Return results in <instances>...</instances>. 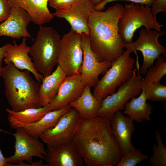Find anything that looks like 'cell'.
I'll use <instances>...</instances> for the list:
<instances>
[{
	"label": "cell",
	"instance_id": "cell-5",
	"mask_svg": "<svg viewBox=\"0 0 166 166\" xmlns=\"http://www.w3.org/2000/svg\"><path fill=\"white\" fill-rule=\"evenodd\" d=\"M124 11L118 24L119 33L124 44L132 42L134 34L136 30L142 26L146 29H153L159 31L164 27L153 16L149 6L136 3L125 4Z\"/></svg>",
	"mask_w": 166,
	"mask_h": 166
},
{
	"label": "cell",
	"instance_id": "cell-28",
	"mask_svg": "<svg viewBox=\"0 0 166 166\" xmlns=\"http://www.w3.org/2000/svg\"><path fill=\"white\" fill-rule=\"evenodd\" d=\"M148 158L141 150L136 148L132 145L127 152L122 156L116 166H135Z\"/></svg>",
	"mask_w": 166,
	"mask_h": 166
},
{
	"label": "cell",
	"instance_id": "cell-9",
	"mask_svg": "<svg viewBox=\"0 0 166 166\" xmlns=\"http://www.w3.org/2000/svg\"><path fill=\"white\" fill-rule=\"evenodd\" d=\"M165 34L164 31L142 28L137 40L131 43L124 44V47L129 49L132 52L136 51L141 52L143 61L139 70L141 74H146L148 68L153 65L154 61L158 58L161 54L166 56L165 49L158 42L159 37Z\"/></svg>",
	"mask_w": 166,
	"mask_h": 166
},
{
	"label": "cell",
	"instance_id": "cell-24",
	"mask_svg": "<svg viewBox=\"0 0 166 166\" xmlns=\"http://www.w3.org/2000/svg\"><path fill=\"white\" fill-rule=\"evenodd\" d=\"M49 104L39 108L27 109L19 112L7 109L8 119L12 127L18 124H29L34 123L41 119L49 111Z\"/></svg>",
	"mask_w": 166,
	"mask_h": 166
},
{
	"label": "cell",
	"instance_id": "cell-29",
	"mask_svg": "<svg viewBox=\"0 0 166 166\" xmlns=\"http://www.w3.org/2000/svg\"><path fill=\"white\" fill-rule=\"evenodd\" d=\"M78 0H48L50 7L56 10L68 9Z\"/></svg>",
	"mask_w": 166,
	"mask_h": 166
},
{
	"label": "cell",
	"instance_id": "cell-33",
	"mask_svg": "<svg viewBox=\"0 0 166 166\" xmlns=\"http://www.w3.org/2000/svg\"><path fill=\"white\" fill-rule=\"evenodd\" d=\"M7 46V44H6L0 47V76H1V72L2 68V61L5 57Z\"/></svg>",
	"mask_w": 166,
	"mask_h": 166
},
{
	"label": "cell",
	"instance_id": "cell-2",
	"mask_svg": "<svg viewBox=\"0 0 166 166\" xmlns=\"http://www.w3.org/2000/svg\"><path fill=\"white\" fill-rule=\"evenodd\" d=\"M124 7L117 4L102 11L92 10L88 22L90 47L101 61L113 62L124 51L119 33V20Z\"/></svg>",
	"mask_w": 166,
	"mask_h": 166
},
{
	"label": "cell",
	"instance_id": "cell-4",
	"mask_svg": "<svg viewBox=\"0 0 166 166\" xmlns=\"http://www.w3.org/2000/svg\"><path fill=\"white\" fill-rule=\"evenodd\" d=\"M61 39L53 27L40 26L29 53L32 56L36 70L43 77L49 75L57 64Z\"/></svg>",
	"mask_w": 166,
	"mask_h": 166
},
{
	"label": "cell",
	"instance_id": "cell-30",
	"mask_svg": "<svg viewBox=\"0 0 166 166\" xmlns=\"http://www.w3.org/2000/svg\"><path fill=\"white\" fill-rule=\"evenodd\" d=\"M118 0H125L131 1L141 5H146L149 6H152L155 0H103L99 4L95 6L93 9L98 11H102L105 9V6L109 2Z\"/></svg>",
	"mask_w": 166,
	"mask_h": 166
},
{
	"label": "cell",
	"instance_id": "cell-26",
	"mask_svg": "<svg viewBox=\"0 0 166 166\" xmlns=\"http://www.w3.org/2000/svg\"><path fill=\"white\" fill-rule=\"evenodd\" d=\"M155 66L149 67L146 73L144 80L147 82L154 83H160L166 74V62L164 61L163 57L160 55L157 59Z\"/></svg>",
	"mask_w": 166,
	"mask_h": 166
},
{
	"label": "cell",
	"instance_id": "cell-14",
	"mask_svg": "<svg viewBox=\"0 0 166 166\" xmlns=\"http://www.w3.org/2000/svg\"><path fill=\"white\" fill-rule=\"evenodd\" d=\"M85 86L80 73L66 76L61 83L56 97L49 104V111L61 109L76 100L82 93Z\"/></svg>",
	"mask_w": 166,
	"mask_h": 166
},
{
	"label": "cell",
	"instance_id": "cell-20",
	"mask_svg": "<svg viewBox=\"0 0 166 166\" xmlns=\"http://www.w3.org/2000/svg\"><path fill=\"white\" fill-rule=\"evenodd\" d=\"M71 108L68 105L61 109L49 111L41 119L34 123L17 124L12 128L16 129L18 127H22L29 135L38 138L45 131L54 127L60 117L69 112Z\"/></svg>",
	"mask_w": 166,
	"mask_h": 166
},
{
	"label": "cell",
	"instance_id": "cell-17",
	"mask_svg": "<svg viewBox=\"0 0 166 166\" xmlns=\"http://www.w3.org/2000/svg\"><path fill=\"white\" fill-rule=\"evenodd\" d=\"M45 160L48 166H82L83 160L72 141L56 146H47Z\"/></svg>",
	"mask_w": 166,
	"mask_h": 166
},
{
	"label": "cell",
	"instance_id": "cell-6",
	"mask_svg": "<svg viewBox=\"0 0 166 166\" xmlns=\"http://www.w3.org/2000/svg\"><path fill=\"white\" fill-rule=\"evenodd\" d=\"M132 52L126 49L121 57L112 62L111 67L94 87L93 94L95 97L102 100L113 94L117 87L131 78L135 62L130 56Z\"/></svg>",
	"mask_w": 166,
	"mask_h": 166
},
{
	"label": "cell",
	"instance_id": "cell-7",
	"mask_svg": "<svg viewBox=\"0 0 166 166\" xmlns=\"http://www.w3.org/2000/svg\"><path fill=\"white\" fill-rule=\"evenodd\" d=\"M14 133H10L15 139L14 154L6 158V162L14 166H43L40 160L32 162L33 157L45 159L46 151L43 143L38 137L30 136L21 127L16 129Z\"/></svg>",
	"mask_w": 166,
	"mask_h": 166
},
{
	"label": "cell",
	"instance_id": "cell-27",
	"mask_svg": "<svg viewBox=\"0 0 166 166\" xmlns=\"http://www.w3.org/2000/svg\"><path fill=\"white\" fill-rule=\"evenodd\" d=\"M155 135L157 144L154 143L153 145L152 155L149 160L150 163L153 166H166V148L159 132L156 131Z\"/></svg>",
	"mask_w": 166,
	"mask_h": 166
},
{
	"label": "cell",
	"instance_id": "cell-13",
	"mask_svg": "<svg viewBox=\"0 0 166 166\" xmlns=\"http://www.w3.org/2000/svg\"><path fill=\"white\" fill-rule=\"evenodd\" d=\"M94 6L88 0H78L69 8L56 10L52 14L54 17L66 20L71 26V30L89 36L88 22Z\"/></svg>",
	"mask_w": 166,
	"mask_h": 166
},
{
	"label": "cell",
	"instance_id": "cell-31",
	"mask_svg": "<svg viewBox=\"0 0 166 166\" xmlns=\"http://www.w3.org/2000/svg\"><path fill=\"white\" fill-rule=\"evenodd\" d=\"M11 6L8 0H0V22L8 18Z\"/></svg>",
	"mask_w": 166,
	"mask_h": 166
},
{
	"label": "cell",
	"instance_id": "cell-11",
	"mask_svg": "<svg viewBox=\"0 0 166 166\" xmlns=\"http://www.w3.org/2000/svg\"><path fill=\"white\" fill-rule=\"evenodd\" d=\"M80 34L83 60L79 73L85 85L90 88L94 87L99 75L106 72L111 67L112 63L100 61L90 47L89 36L84 33Z\"/></svg>",
	"mask_w": 166,
	"mask_h": 166
},
{
	"label": "cell",
	"instance_id": "cell-21",
	"mask_svg": "<svg viewBox=\"0 0 166 166\" xmlns=\"http://www.w3.org/2000/svg\"><path fill=\"white\" fill-rule=\"evenodd\" d=\"M58 65L49 75L44 77L40 85L39 97L42 107L50 104L56 97L61 83L66 77Z\"/></svg>",
	"mask_w": 166,
	"mask_h": 166
},
{
	"label": "cell",
	"instance_id": "cell-3",
	"mask_svg": "<svg viewBox=\"0 0 166 166\" xmlns=\"http://www.w3.org/2000/svg\"><path fill=\"white\" fill-rule=\"evenodd\" d=\"M5 87V95L12 110L19 112L42 107L39 99V84L30 71H20L12 63L2 67L1 73Z\"/></svg>",
	"mask_w": 166,
	"mask_h": 166
},
{
	"label": "cell",
	"instance_id": "cell-35",
	"mask_svg": "<svg viewBox=\"0 0 166 166\" xmlns=\"http://www.w3.org/2000/svg\"><path fill=\"white\" fill-rule=\"evenodd\" d=\"M94 6L100 3L103 0H88Z\"/></svg>",
	"mask_w": 166,
	"mask_h": 166
},
{
	"label": "cell",
	"instance_id": "cell-34",
	"mask_svg": "<svg viewBox=\"0 0 166 166\" xmlns=\"http://www.w3.org/2000/svg\"><path fill=\"white\" fill-rule=\"evenodd\" d=\"M0 166H13V164L8 163L6 162V159L4 157L0 149Z\"/></svg>",
	"mask_w": 166,
	"mask_h": 166
},
{
	"label": "cell",
	"instance_id": "cell-8",
	"mask_svg": "<svg viewBox=\"0 0 166 166\" xmlns=\"http://www.w3.org/2000/svg\"><path fill=\"white\" fill-rule=\"evenodd\" d=\"M138 62H136L138 75L136 76V74L137 69H134L132 77L121 84L117 92L103 99L97 117L110 121L116 112L124 109L125 104L130 99L141 93V83L143 78L140 73Z\"/></svg>",
	"mask_w": 166,
	"mask_h": 166
},
{
	"label": "cell",
	"instance_id": "cell-19",
	"mask_svg": "<svg viewBox=\"0 0 166 166\" xmlns=\"http://www.w3.org/2000/svg\"><path fill=\"white\" fill-rule=\"evenodd\" d=\"M11 7H21L29 14L32 21L40 26L49 22L54 18L47 7L48 0H8Z\"/></svg>",
	"mask_w": 166,
	"mask_h": 166
},
{
	"label": "cell",
	"instance_id": "cell-23",
	"mask_svg": "<svg viewBox=\"0 0 166 166\" xmlns=\"http://www.w3.org/2000/svg\"><path fill=\"white\" fill-rule=\"evenodd\" d=\"M147 100L146 96L142 91L138 97H132L125 104L124 114L137 122H141L144 120L150 121L153 108L147 103Z\"/></svg>",
	"mask_w": 166,
	"mask_h": 166
},
{
	"label": "cell",
	"instance_id": "cell-25",
	"mask_svg": "<svg viewBox=\"0 0 166 166\" xmlns=\"http://www.w3.org/2000/svg\"><path fill=\"white\" fill-rule=\"evenodd\" d=\"M141 88L147 100L158 102L166 101V86L159 83H150L144 81L141 83Z\"/></svg>",
	"mask_w": 166,
	"mask_h": 166
},
{
	"label": "cell",
	"instance_id": "cell-16",
	"mask_svg": "<svg viewBox=\"0 0 166 166\" xmlns=\"http://www.w3.org/2000/svg\"><path fill=\"white\" fill-rule=\"evenodd\" d=\"M26 37H23L22 41L19 45H18L15 41H13V45L7 43L4 60L6 65L12 63L18 69L28 70L40 83L44 77L37 71L34 63L31 60L32 58L28 55L30 47L26 45Z\"/></svg>",
	"mask_w": 166,
	"mask_h": 166
},
{
	"label": "cell",
	"instance_id": "cell-32",
	"mask_svg": "<svg viewBox=\"0 0 166 166\" xmlns=\"http://www.w3.org/2000/svg\"><path fill=\"white\" fill-rule=\"evenodd\" d=\"M151 12L153 16L156 17L160 12H166V0H155L152 6Z\"/></svg>",
	"mask_w": 166,
	"mask_h": 166
},
{
	"label": "cell",
	"instance_id": "cell-15",
	"mask_svg": "<svg viewBox=\"0 0 166 166\" xmlns=\"http://www.w3.org/2000/svg\"><path fill=\"white\" fill-rule=\"evenodd\" d=\"M32 21L29 14L23 8L11 7L8 18L0 24V37L8 36L13 39L31 38L27 26Z\"/></svg>",
	"mask_w": 166,
	"mask_h": 166
},
{
	"label": "cell",
	"instance_id": "cell-10",
	"mask_svg": "<svg viewBox=\"0 0 166 166\" xmlns=\"http://www.w3.org/2000/svg\"><path fill=\"white\" fill-rule=\"evenodd\" d=\"M83 60L80 34L71 30L61 38L57 64L66 76L79 74Z\"/></svg>",
	"mask_w": 166,
	"mask_h": 166
},
{
	"label": "cell",
	"instance_id": "cell-12",
	"mask_svg": "<svg viewBox=\"0 0 166 166\" xmlns=\"http://www.w3.org/2000/svg\"><path fill=\"white\" fill-rule=\"evenodd\" d=\"M80 118L77 110L72 108L60 117L54 127L45 131L39 138L48 146H56L69 142L72 141Z\"/></svg>",
	"mask_w": 166,
	"mask_h": 166
},
{
	"label": "cell",
	"instance_id": "cell-22",
	"mask_svg": "<svg viewBox=\"0 0 166 166\" xmlns=\"http://www.w3.org/2000/svg\"><path fill=\"white\" fill-rule=\"evenodd\" d=\"M90 88L86 85L81 95L69 104L77 110L81 118L89 119L97 117L103 99L95 97L92 93Z\"/></svg>",
	"mask_w": 166,
	"mask_h": 166
},
{
	"label": "cell",
	"instance_id": "cell-18",
	"mask_svg": "<svg viewBox=\"0 0 166 166\" xmlns=\"http://www.w3.org/2000/svg\"><path fill=\"white\" fill-rule=\"evenodd\" d=\"M110 121L113 133L123 156L132 145L131 140L135 131L134 121L128 116H124L120 111H118Z\"/></svg>",
	"mask_w": 166,
	"mask_h": 166
},
{
	"label": "cell",
	"instance_id": "cell-1",
	"mask_svg": "<svg viewBox=\"0 0 166 166\" xmlns=\"http://www.w3.org/2000/svg\"><path fill=\"white\" fill-rule=\"evenodd\" d=\"M72 141L87 166H114L122 154L109 120L80 118Z\"/></svg>",
	"mask_w": 166,
	"mask_h": 166
}]
</instances>
